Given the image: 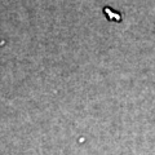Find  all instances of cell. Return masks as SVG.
I'll return each instance as SVG.
<instances>
[]
</instances>
